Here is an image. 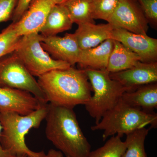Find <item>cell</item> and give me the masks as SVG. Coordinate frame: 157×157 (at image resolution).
Masks as SVG:
<instances>
[{"label":"cell","instance_id":"17","mask_svg":"<svg viewBox=\"0 0 157 157\" xmlns=\"http://www.w3.org/2000/svg\"><path fill=\"white\" fill-rule=\"evenodd\" d=\"M73 24L65 6L55 5L51 9L39 33L44 37L56 36L71 29Z\"/></svg>","mask_w":157,"mask_h":157},{"label":"cell","instance_id":"4","mask_svg":"<svg viewBox=\"0 0 157 157\" xmlns=\"http://www.w3.org/2000/svg\"><path fill=\"white\" fill-rule=\"evenodd\" d=\"M147 126H150V128H156L157 113L144 112L131 107L121 98L117 104L91 129L93 131H103L102 137L105 141L108 137L115 135L121 138L124 135Z\"/></svg>","mask_w":157,"mask_h":157},{"label":"cell","instance_id":"8","mask_svg":"<svg viewBox=\"0 0 157 157\" xmlns=\"http://www.w3.org/2000/svg\"><path fill=\"white\" fill-rule=\"evenodd\" d=\"M107 23L115 28L136 34H147L148 23L136 0H119Z\"/></svg>","mask_w":157,"mask_h":157},{"label":"cell","instance_id":"9","mask_svg":"<svg viewBox=\"0 0 157 157\" xmlns=\"http://www.w3.org/2000/svg\"><path fill=\"white\" fill-rule=\"evenodd\" d=\"M110 39L116 40L137 54L141 62H157V39L147 34L135 33L119 28H114Z\"/></svg>","mask_w":157,"mask_h":157},{"label":"cell","instance_id":"5","mask_svg":"<svg viewBox=\"0 0 157 157\" xmlns=\"http://www.w3.org/2000/svg\"><path fill=\"white\" fill-rule=\"evenodd\" d=\"M84 70L94 92L84 106L97 124L106 113L117 104L124 93L129 91V90L110 78L106 69Z\"/></svg>","mask_w":157,"mask_h":157},{"label":"cell","instance_id":"26","mask_svg":"<svg viewBox=\"0 0 157 157\" xmlns=\"http://www.w3.org/2000/svg\"><path fill=\"white\" fill-rule=\"evenodd\" d=\"M33 0H17V6L15 7L11 17L12 23L18 21L28 9Z\"/></svg>","mask_w":157,"mask_h":157},{"label":"cell","instance_id":"25","mask_svg":"<svg viewBox=\"0 0 157 157\" xmlns=\"http://www.w3.org/2000/svg\"><path fill=\"white\" fill-rule=\"evenodd\" d=\"M17 0H0V23L11 19Z\"/></svg>","mask_w":157,"mask_h":157},{"label":"cell","instance_id":"11","mask_svg":"<svg viewBox=\"0 0 157 157\" xmlns=\"http://www.w3.org/2000/svg\"><path fill=\"white\" fill-rule=\"evenodd\" d=\"M41 44L54 59L66 62L72 67L78 63L81 49L74 33H67L63 37L42 36Z\"/></svg>","mask_w":157,"mask_h":157},{"label":"cell","instance_id":"29","mask_svg":"<svg viewBox=\"0 0 157 157\" xmlns=\"http://www.w3.org/2000/svg\"><path fill=\"white\" fill-rule=\"evenodd\" d=\"M56 5H62L69 0H53Z\"/></svg>","mask_w":157,"mask_h":157},{"label":"cell","instance_id":"27","mask_svg":"<svg viewBox=\"0 0 157 157\" xmlns=\"http://www.w3.org/2000/svg\"><path fill=\"white\" fill-rule=\"evenodd\" d=\"M46 157H64V156L61 152L51 149L46 154Z\"/></svg>","mask_w":157,"mask_h":157},{"label":"cell","instance_id":"10","mask_svg":"<svg viewBox=\"0 0 157 157\" xmlns=\"http://www.w3.org/2000/svg\"><path fill=\"white\" fill-rule=\"evenodd\" d=\"M55 5L53 0H33L20 19L11 23L17 36L39 33L51 9Z\"/></svg>","mask_w":157,"mask_h":157},{"label":"cell","instance_id":"24","mask_svg":"<svg viewBox=\"0 0 157 157\" xmlns=\"http://www.w3.org/2000/svg\"><path fill=\"white\" fill-rule=\"evenodd\" d=\"M143 11L148 24L156 29L157 0H136Z\"/></svg>","mask_w":157,"mask_h":157},{"label":"cell","instance_id":"18","mask_svg":"<svg viewBox=\"0 0 157 157\" xmlns=\"http://www.w3.org/2000/svg\"><path fill=\"white\" fill-rule=\"evenodd\" d=\"M113 47L106 70L109 73L120 72L134 67L141 61L140 57L121 42L113 40Z\"/></svg>","mask_w":157,"mask_h":157},{"label":"cell","instance_id":"15","mask_svg":"<svg viewBox=\"0 0 157 157\" xmlns=\"http://www.w3.org/2000/svg\"><path fill=\"white\" fill-rule=\"evenodd\" d=\"M121 100L129 106L147 113H154L157 108V82L142 86L126 92Z\"/></svg>","mask_w":157,"mask_h":157},{"label":"cell","instance_id":"16","mask_svg":"<svg viewBox=\"0 0 157 157\" xmlns=\"http://www.w3.org/2000/svg\"><path fill=\"white\" fill-rule=\"evenodd\" d=\"M113 47V40L108 39L96 47L81 50L77 64L82 69H106Z\"/></svg>","mask_w":157,"mask_h":157},{"label":"cell","instance_id":"13","mask_svg":"<svg viewBox=\"0 0 157 157\" xmlns=\"http://www.w3.org/2000/svg\"><path fill=\"white\" fill-rule=\"evenodd\" d=\"M43 104H42L28 92L0 87V112H14L26 115Z\"/></svg>","mask_w":157,"mask_h":157},{"label":"cell","instance_id":"3","mask_svg":"<svg viewBox=\"0 0 157 157\" xmlns=\"http://www.w3.org/2000/svg\"><path fill=\"white\" fill-rule=\"evenodd\" d=\"M48 104L26 115L16 113L0 112V123L2 127L0 145L14 156L26 155L27 157H46L44 151L31 150L25 143V136L31 129L38 128L45 119Z\"/></svg>","mask_w":157,"mask_h":157},{"label":"cell","instance_id":"14","mask_svg":"<svg viewBox=\"0 0 157 157\" xmlns=\"http://www.w3.org/2000/svg\"><path fill=\"white\" fill-rule=\"evenodd\" d=\"M78 25L74 34L81 50L96 47L110 39L111 31L115 28L108 23L98 25L86 23Z\"/></svg>","mask_w":157,"mask_h":157},{"label":"cell","instance_id":"20","mask_svg":"<svg viewBox=\"0 0 157 157\" xmlns=\"http://www.w3.org/2000/svg\"><path fill=\"white\" fill-rule=\"evenodd\" d=\"M149 131L142 128L126 135V148L121 157H147L144 143Z\"/></svg>","mask_w":157,"mask_h":157},{"label":"cell","instance_id":"6","mask_svg":"<svg viewBox=\"0 0 157 157\" xmlns=\"http://www.w3.org/2000/svg\"><path fill=\"white\" fill-rule=\"evenodd\" d=\"M42 38L39 33L21 37L13 52L32 76L39 77L52 70L72 67L66 62L52 58L41 45Z\"/></svg>","mask_w":157,"mask_h":157},{"label":"cell","instance_id":"30","mask_svg":"<svg viewBox=\"0 0 157 157\" xmlns=\"http://www.w3.org/2000/svg\"><path fill=\"white\" fill-rule=\"evenodd\" d=\"M16 157H27L26 155H21L17 156Z\"/></svg>","mask_w":157,"mask_h":157},{"label":"cell","instance_id":"12","mask_svg":"<svg viewBox=\"0 0 157 157\" xmlns=\"http://www.w3.org/2000/svg\"><path fill=\"white\" fill-rule=\"evenodd\" d=\"M109 76L132 91L142 86L157 82V62L139 61L130 69L109 73Z\"/></svg>","mask_w":157,"mask_h":157},{"label":"cell","instance_id":"21","mask_svg":"<svg viewBox=\"0 0 157 157\" xmlns=\"http://www.w3.org/2000/svg\"><path fill=\"white\" fill-rule=\"evenodd\" d=\"M126 148L125 141L115 135L110 137L103 146L90 151L87 157H121Z\"/></svg>","mask_w":157,"mask_h":157},{"label":"cell","instance_id":"19","mask_svg":"<svg viewBox=\"0 0 157 157\" xmlns=\"http://www.w3.org/2000/svg\"><path fill=\"white\" fill-rule=\"evenodd\" d=\"M92 0H69L63 4L73 23H95L92 17Z\"/></svg>","mask_w":157,"mask_h":157},{"label":"cell","instance_id":"7","mask_svg":"<svg viewBox=\"0 0 157 157\" xmlns=\"http://www.w3.org/2000/svg\"><path fill=\"white\" fill-rule=\"evenodd\" d=\"M0 87L25 91L42 104L48 103L37 80L13 52L0 58Z\"/></svg>","mask_w":157,"mask_h":157},{"label":"cell","instance_id":"22","mask_svg":"<svg viewBox=\"0 0 157 157\" xmlns=\"http://www.w3.org/2000/svg\"><path fill=\"white\" fill-rule=\"evenodd\" d=\"M119 0H92L93 19H102L107 22L118 4Z\"/></svg>","mask_w":157,"mask_h":157},{"label":"cell","instance_id":"1","mask_svg":"<svg viewBox=\"0 0 157 157\" xmlns=\"http://www.w3.org/2000/svg\"><path fill=\"white\" fill-rule=\"evenodd\" d=\"M48 102L73 109L86 104L92 96L91 86L84 69L71 67L52 70L37 80Z\"/></svg>","mask_w":157,"mask_h":157},{"label":"cell","instance_id":"23","mask_svg":"<svg viewBox=\"0 0 157 157\" xmlns=\"http://www.w3.org/2000/svg\"><path fill=\"white\" fill-rule=\"evenodd\" d=\"M21 38L15 33L12 24L3 29L0 33V58L12 53Z\"/></svg>","mask_w":157,"mask_h":157},{"label":"cell","instance_id":"2","mask_svg":"<svg viewBox=\"0 0 157 157\" xmlns=\"http://www.w3.org/2000/svg\"><path fill=\"white\" fill-rule=\"evenodd\" d=\"M46 137L66 157H87L91 145L72 108L48 104Z\"/></svg>","mask_w":157,"mask_h":157},{"label":"cell","instance_id":"28","mask_svg":"<svg viewBox=\"0 0 157 157\" xmlns=\"http://www.w3.org/2000/svg\"><path fill=\"white\" fill-rule=\"evenodd\" d=\"M2 127L0 123V136H1V133H2ZM0 157H16L10 154L9 152L3 149L2 146L0 145Z\"/></svg>","mask_w":157,"mask_h":157}]
</instances>
